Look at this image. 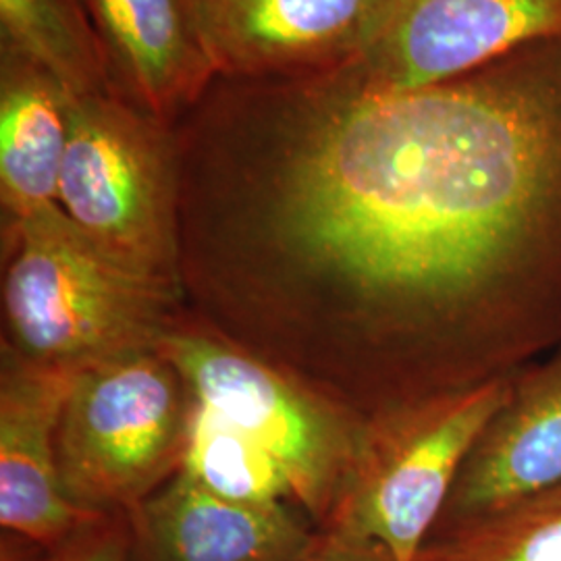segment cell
Here are the masks:
<instances>
[{
  "mask_svg": "<svg viewBox=\"0 0 561 561\" xmlns=\"http://www.w3.org/2000/svg\"><path fill=\"white\" fill-rule=\"evenodd\" d=\"M157 347L81 368L57 442L62 491L83 512L141 507L180 466L194 408Z\"/></svg>",
  "mask_w": 561,
  "mask_h": 561,
  "instance_id": "obj_5",
  "label": "cell"
},
{
  "mask_svg": "<svg viewBox=\"0 0 561 561\" xmlns=\"http://www.w3.org/2000/svg\"><path fill=\"white\" fill-rule=\"evenodd\" d=\"M304 561H396V558L381 542L340 528H327V535Z\"/></svg>",
  "mask_w": 561,
  "mask_h": 561,
  "instance_id": "obj_18",
  "label": "cell"
},
{
  "mask_svg": "<svg viewBox=\"0 0 561 561\" xmlns=\"http://www.w3.org/2000/svg\"><path fill=\"white\" fill-rule=\"evenodd\" d=\"M140 518L159 561H304L319 545L285 503L231 502L183 470Z\"/></svg>",
  "mask_w": 561,
  "mask_h": 561,
  "instance_id": "obj_12",
  "label": "cell"
},
{
  "mask_svg": "<svg viewBox=\"0 0 561 561\" xmlns=\"http://www.w3.org/2000/svg\"><path fill=\"white\" fill-rule=\"evenodd\" d=\"M250 81L219 102L261 140L262 231L347 300L400 401L560 347L561 36L414 90Z\"/></svg>",
  "mask_w": 561,
  "mask_h": 561,
  "instance_id": "obj_1",
  "label": "cell"
},
{
  "mask_svg": "<svg viewBox=\"0 0 561 561\" xmlns=\"http://www.w3.org/2000/svg\"><path fill=\"white\" fill-rule=\"evenodd\" d=\"M204 41L227 80L304 78L354 65L387 0H198Z\"/></svg>",
  "mask_w": 561,
  "mask_h": 561,
  "instance_id": "obj_8",
  "label": "cell"
},
{
  "mask_svg": "<svg viewBox=\"0 0 561 561\" xmlns=\"http://www.w3.org/2000/svg\"><path fill=\"white\" fill-rule=\"evenodd\" d=\"M560 484L561 345L514 377L461 466L437 530L479 520Z\"/></svg>",
  "mask_w": 561,
  "mask_h": 561,
  "instance_id": "obj_10",
  "label": "cell"
},
{
  "mask_svg": "<svg viewBox=\"0 0 561 561\" xmlns=\"http://www.w3.org/2000/svg\"><path fill=\"white\" fill-rule=\"evenodd\" d=\"M78 373L2 352L0 524L44 547H59L102 518L69 502L60 482V419Z\"/></svg>",
  "mask_w": 561,
  "mask_h": 561,
  "instance_id": "obj_9",
  "label": "cell"
},
{
  "mask_svg": "<svg viewBox=\"0 0 561 561\" xmlns=\"http://www.w3.org/2000/svg\"><path fill=\"white\" fill-rule=\"evenodd\" d=\"M514 377L403 401L364 422L329 528L381 542L396 561L419 560Z\"/></svg>",
  "mask_w": 561,
  "mask_h": 561,
  "instance_id": "obj_3",
  "label": "cell"
},
{
  "mask_svg": "<svg viewBox=\"0 0 561 561\" xmlns=\"http://www.w3.org/2000/svg\"><path fill=\"white\" fill-rule=\"evenodd\" d=\"M556 36L561 0H387L375 38L347 69L373 88L414 90Z\"/></svg>",
  "mask_w": 561,
  "mask_h": 561,
  "instance_id": "obj_7",
  "label": "cell"
},
{
  "mask_svg": "<svg viewBox=\"0 0 561 561\" xmlns=\"http://www.w3.org/2000/svg\"><path fill=\"white\" fill-rule=\"evenodd\" d=\"M2 50L34 62L80 101L115 92L83 0H0Z\"/></svg>",
  "mask_w": 561,
  "mask_h": 561,
  "instance_id": "obj_14",
  "label": "cell"
},
{
  "mask_svg": "<svg viewBox=\"0 0 561 561\" xmlns=\"http://www.w3.org/2000/svg\"><path fill=\"white\" fill-rule=\"evenodd\" d=\"M69 106L71 99L41 67L2 50L0 196L9 221L59 206Z\"/></svg>",
  "mask_w": 561,
  "mask_h": 561,
  "instance_id": "obj_13",
  "label": "cell"
},
{
  "mask_svg": "<svg viewBox=\"0 0 561 561\" xmlns=\"http://www.w3.org/2000/svg\"><path fill=\"white\" fill-rule=\"evenodd\" d=\"M59 206L113 261L178 285L175 140L113 90L71 101Z\"/></svg>",
  "mask_w": 561,
  "mask_h": 561,
  "instance_id": "obj_4",
  "label": "cell"
},
{
  "mask_svg": "<svg viewBox=\"0 0 561 561\" xmlns=\"http://www.w3.org/2000/svg\"><path fill=\"white\" fill-rule=\"evenodd\" d=\"M115 92L171 125L217 80L198 0H83Z\"/></svg>",
  "mask_w": 561,
  "mask_h": 561,
  "instance_id": "obj_11",
  "label": "cell"
},
{
  "mask_svg": "<svg viewBox=\"0 0 561 561\" xmlns=\"http://www.w3.org/2000/svg\"><path fill=\"white\" fill-rule=\"evenodd\" d=\"M159 350L194 400L277 458L296 500L314 514L331 516L356 458L364 422L347 421L340 410L221 341L164 333Z\"/></svg>",
  "mask_w": 561,
  "mask_h": 561,
  "instance_id": "obj_6",
  "label": "cell"
},
{
  "mask_svg": "<svg viewBox=\"0 0 561 561\" xmlns=\"http://www.w3.org/2000/svg\"><path fill=\"white\" fill-rule=\"evenodd\" d=\"M416 561H561V484L433 533Z\"/></svg>",
  "mask_w": 561,
  "mask_h": 561,
  "instance_id": "obj_16",
  "label": "cell"
},
{
  "mask_svg": "<svg viewBox=\"0 0 561 561\" xmlns=\"http://www.w3.org/2000/svg\"><path fill=\"white\" fill-rule=\"evenodd\" d=\"M127 539L119 526L94 522L57 547L48 561H125Z\"/></svg>",
  "mask_w": 561,
  "mask_h": 561,
  "instance_id": "obj_17",
  "label": "cell"
},
{
  "mask_svg": "<svg viewBox=\"0 0 561 561\" xmlns=\"http://www.w3.org/2000/svg\"><path fill=\"white\" fill-rule=\"evenodd\" d=\"M4 317L27 360L85 368L157 347L175 287L104 254L53 206L9 221Z\"/></svg>",
  "mask_w": 561,
  "mask_h": 561,
  "instance_id": "obj_2",
  "label": "cell"
},
{
  "mask_svg": "<svg viewBox=\"0 0 561 561\" xmlns=\"http://www.w3.org/2000/svg\"><path fill=\"white\" fill-rule=\"evenodd\" d=\"M180 470L231 502L268 505L294 495L277 458L201 401L192 412Z\"/></svg>",
  "mask_w": 561,
  "mask_h": 561,
  "instance_id": "obj_15",
  "label": "cell"
}]
</instances>
